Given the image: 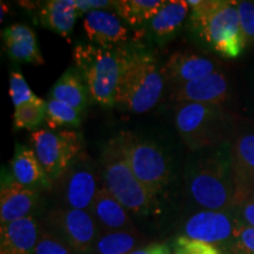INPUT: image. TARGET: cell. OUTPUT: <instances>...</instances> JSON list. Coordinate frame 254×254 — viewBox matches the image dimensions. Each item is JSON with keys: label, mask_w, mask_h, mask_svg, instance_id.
Returning <instances> with one entry per match:
<instances>
[{"label": "cell", "mask_w": 254, "mask_h": 254, "mask_svg": "<svg viewBox=\"0 0 254 254\" xmlns=\"http://www.w3.org/2000/svg\"><path fill=\"white\" fill-rule=\"evenodd\" d=\"M230 150L237 202L244 196L254 193V124L238 119Z\"/></svg>", "instance_id": "cell-12"}, {"label": "cell", "mask_w": 254, "mask_h": 254, "mask_svg": "<svg viewBox=\"0 0 254 254\" xmlns=\"http://www.w3.org/2000/svg\"><path fill=\"white\" fill-rule=\"evenodd\" d=\"M114 139L139 182L155 196L163 194L172 176L170 159L163 148L131 132H122Z\"/></svg>", "instance_id": "cell-7"}, {"label": "cell", "mask_w": 254, "mask_h": 254, "mask_svg": "<svg viewBox=\"0 0 254 254\" xmlns=\"http://www.w3.org/2000/svg\"><path fill=\"white\" fill-rule=\"evenodd\" d=\"M30 140L31 148L52 184L82 152L81 134L69 128H38L32 132Z\"/></svg>", "instance_id": "cell-9"}, {"label": "cell", "mask_w": 254, "mask_h": 254, "mask_svg": "<svg viewBox=\"0 0 254 254\" xmlns=\"http://www.w3.org/2000/svg\"><path fill=\"white\" fill-rule=\"evenodd\" d=\"M8 93L14 109L26 103H30L31 100H33L37 97L31 91L24 75L18 71H12L11 74H9Z\"/></svg>", "instance_id": "cell-29"}, {"label": "cell", "mask_w": 254, "mask_h": 254, "mask_svg": "<svg viewBox=\"0 0 254 254\" xmlns=\"http://www.w3.org/2000/svg\"><path fill=\"white\" fill-rule=\"evenodd\" d=\"M165 2L163 0H119L114 4V8L124 21L131 26H138L155 17Z\"/></svg>", "instance_id": "cell-25"}, {"label": "cell", "mask_w": 254, "mask_h": 254, "mask_svg": "<svg viewBox=\"0 0 254 254\" xmlns=\"http://www.w3.org/2000/svg\"><path fill=\"white\" fill-rule=\"evenodd\" d=\"M174 254H222V252L213 245L180 236L176 241Z\"/></svg>", "instance_id": "cell-30"}, {"label": "cell", "mask_w": 254, "mask_h": 254, "mask_svg": "<svg viewBox=\"0 0 254 254\" xmlns=\"http://www.w3.org/2000/svg\"><path fill=\"white\" fill-rule=\"evenodd\" d=\"M77 2L78 15H86L88 12L95 11V9H104L107 7H114L116 1H109V0H75Z\"/></svg>", "instance_id": "cell-34"}, {"label": "cell", "mask_w": 254, "mask_h": 254, "mask_svg": "<svg viewBox=\"0 0 254 254\" xmlns=\"http://www.w3.org/2000/svg\"><path fill=\"white\" fill-rule=\"evenodd\" d=\"M190 28L202 43L225 58H237L246 46L237 1L190 0Z\"/></svg>", "instance_id": "cell-2"}, {"label": "cell", "mask_w": 254, "mask_h": 254, "mask_svg": "<svg viewBox=\"0 0 254 254\" xmlns=\"http://www.w3.org/2000/svg\"><path fill=\"white\" fill-rule=\"evenodd\" d=\"M230 97V81L224 72L218 69L199 80L173 85L170 99L174 104L224 105Z\"/></svg>", "instance_id": "cell-13"}, {"label": "cell", "mask_w": 254, "mask_h": 254, "mask_svg": "<svg viewBox=\"0 0 254 254\" xmlns=\"http://www.w3.org/2000/svg\"><path fill=\"white\" fill-rule=\"evenodd\" d=\"M127 51L78 44L73 49L74 67L84 79L91 99L103 106H114Z\"/></svg>", "instance_id": "cell-4"}, {"label": "cell", "mask_w": 254, "mask_h": 254, "mask_svg": "<svg viewBox=\"0 0 254 254\" xmlns=\"http://www.w3.org/2000/svg\"><path fill=\"white\" fill-rule=\"evenodd\" d=\"M44 122H46V103L39 97L14 109L13 126L17 129L36 131Z\"/></svg>", "instance_id": "cell-27"}, {"label": "cell", "mask_w": 254, "mask_h": 254, "mask_svg": "<svg viewBox=\"0 0 254 254\" xmlns=\"http://www.w3.org/2000/svg\"><path fill=\"white\" fill-rule=\"evenodd\" d=\"M131 254H170V250L167 249V246L161 245V244H153V245L135 250Z\"/></svg>", "instance_id": "cell-35"}, {"label": "cell", "mask_w": 254, "mask_h": 254, "mask_svg": "<svg viewBox=\"0 0 254 254\" xmlns=\"http://www.w3.org/2000/svg\"><path fill=\"white\" fill-rule=\"evenodd\" d=\"M85 34L93 45L104 49H120L128 39V30L122 18L106 9H95L84 15Z\"/></svg>", "instance_id": "cell-15"}, {"label": "cell", "mask_w": 254, "mask_h": 254, "mask_svg": "<svg viewBox=\"0 0 254 254\" xmlns=\"http://www.w3.org/2000/svg\"><path fill=\"white\" fill-rule=\"evenodd\" d=\"M238 119L224 105L185 103L174 106L177 131L190 152L230 142Z\"/></svg>", "instance_id": "cell-3"}, {"label": "cell", "mask_w": 254, "mask_h": 254, "mask_svg": "<svg viewBox=\"0 0 254 254\" xmlns=\"http://www.w3.org/2000/svg\"><path fill=\"white\" fill-rule=\"evenodd\" d=\"M241 30L246 38V43L254 44V1L243 0L237 1Z\"/></svg>", "instance_id": "cell-31"}, {"label": "cell", "mask_w": 254, "mask_h": 254, "mask_svg": "<svg viewBox=\"0 0 254 254\" xmlns=\"http://www.w3.org/2000/svg\"><path fill=\"white\" fill-rule=\"evenodd\" d=\"M5 51L13 62L44 65L45 60L38 46L37 36L27 25L12 24L2 31Z\"/></svg>", "instance_id": "cell-19"}, {"label": "cell", "mask_w": 254, "mask_h": 254, "mask_svg": "<svg viewBox=\"0 0 254 254\" xmlns=\"http://www.w3.org/2000/svg\"><path fill=\"white\" fill-rule=\"evenodd\" d=\"M33 254H77L65 241L45 227L40 231Z\"/></svg>", "instance_id": "cell-28"}, {"label": "cell", "mask_w": 254, "mask_h": 254, "mask_svg": "<svg viewBox=\"0 0 254 254\" xmlns=\"http://www.w3.org/2000/svg\"><path fill=\"white\" fill-rule=\"evenodd\" d=\"M40 231L33 215L1 225L0 254H33Z\"/></svg>", "instance_id": "cell-18"}, {"label": "cell", "mask_w": 254, "mask_h": 254, "mask_svg": "<svg viewBox=\"0 0 254 254\" xmlns=\"http://www.w3.org/2000/svg\"><path fill=\"white\" fill-rule=\"evenodd\" d=\"M218 71V63L198 53L178 51L165 64L163 74L173 85L199 80Z\"/></svg>", "instance_id": "cell-16"}, {"label": "cell", "mask_w": 254, "mask_h": 254, "mask_svg": "<svg viewBox=\"0 0 254 254\" xmlns=\"http://www.w3.org/2000/svg\"><path fill=\"white\" fill-rule=\"evenodd\" d=\"M88 212L94 219L99 232L136 230L131 213L111 194L105 185L97 193Z\"/></svg>", "instance_id": "cell-17"}, {"label": "cell", "mask_w": 254, "mask_h": 254, "mask_svg": "<svg viewBox=\"0 0 254 254\" xmlns=\"http://www.w3.org/2000/svg\"><path fill=\"white\" fill-rule=\"evenodd\" d=\"M187 1L173 0L166 1L158 14L148 21V27L155 40L165 43L178 33L189 15Z\"/></svg>", "instance_id": "cell-22"}, {"label": "cell", "mask_w": 254, "mask_h": 254, "mask_svg": "<svg viewBox=\"0 0 254 254\" xmlns=\"http://www.w3.org/2000/svg\"><path fill=\"white\" fill-rule=\"evenodd\" d=\"M51 99H56L69 105L82 112L86 109L90 93L80 73L74 66L68 67L56 81L51 90Z\"/></svg>", "instance_id": "cell-23"}, {"label": "cell", "mask_w": 254, "mask_h": 254, "mask_svg": "<svg viewBox=\"0 0 254 254\" xmlns=\"http://www.w3.org/2000/svg\"><path fill=\"white\" fill-rule=\"evenodd\" d=\"M12 177L20 185L28 189L46 190L52 189V183L38 160L36 153L26 145L17 144L13 158L9 163Z\"/></svg>", "instance_id": "cell-20"}, {"label": "cell", "mask_w": 254, "mask_h": 254, "mask_svg": "<svg viewBox=\"0 0 254 254\" xmlns=\"http://www.w3.org/2000/svg\"><path fill=\"white\" fill-rule=\"evenodd\" d=\"M78 17L75 0L45 1L40 5L37 13L38 21L41 26L63 38H69L73 33Z\"/></svg>", "instance_id": "cell-21"}, {"label": "cell", "mask_w": 254, "mask_h": 254, "mask_svg": "<svg viewBox=\"0 0 254 254\" xmlns=\"http://www.w3.org/2000/svg\"><path fill=\"white\" fill-rule=\"evenodd\" d=\"M40 192L18 184L11 172L6 171L1 176L0 190V221L1 225L32 217L39 205Z\"/></svg>", "instance_id": "cell-14"}, {"label": "cell", "mask_w": 254, "mask_h": 254, "mask_svg": "<svg viewBox=\"0 0 254 254\" xmlns=\"http://www.w3.org/2000/svg\"><path fill=\"white\" fill-rule=\"evenodd\" d=\"M46 228L56 233L77 254H92L100 233L90 212L64 206L49 212Z\"/></svg>", "instance_id": "cell-10"}, {"label": "cell", "mask_w": 254, "mask_h": 254, "mask_svg": "<svg viewBox=\"0 0 254 254\" xmlns=\"http://www.w3.org/2000/svg\"><path fill=\"white\" fill-rule=\"evenodd\" d=\"M144 243V237L134 231L100 232L92 254H131Z\"/></svg>", "instance_id": "cell-24"}, {"label": "cell", "mask_w": 254, "mask_h": 254, "mask_svg": "<svg viewBox=\"0 0 254 254\" xmlns=\"http://www.w3.org/2000/svg\"><path fill=\"white\" fill-rule=\"evenodd\" d=\"M240 226L233 211L199 209L184 222L183 237L209 244L221 252H227Z\"/></svg>", "instance_id": "cell-11"}, {"label": "cell", "mask_w": 254, "mask_h": 254, "mask_svg": "<svg viewBox=\"0 0 254 254\" xmlns=\"http://www.w3.org/2000/svg\"><path fill=\"white\" fill-rule=\"evenodd\" d=\"M7 12V5H4V2H1V23L4 21L5 13Z\"/></svg>", "instance_id": "cell-36"}, {"label": "cell", "mask_w": 254, "mask_h": 254, "mask_svg": "<svg viewBox=\"0 0 254 254\" xmlns=\"http://www.w3.org/2000/svg\"><path fill=\"white\" fill-rule=\"evenodd\" d=\"M104 185L131 214L150 215L160 211L158 196L150 192L127 165L116 139L104 146L100 155Z\"/></svg>", "instance_id": "cell-6"}, {"label": "cell", "mask_w": 254, "mask_h": 254, "mask_svg": "<svg viewBox=\"0 0 254 254\" xmlns=\"http://www.w3.org/2000/svg\"><path fill=\"white\" fill-rule=\"evenodd\" d=\"M230 142L193 152L187 165L186 193L199 209L232 211L236 205Z\"/></svg>", "instance_id": "cell-1"}, {"label": "cell", "mask_w": 254, "mask_h": 254, "mask_svg": "<svg viewBox=\"0 0 254 254\" xmlns=\"http://www.w3.org/2000/svg\"><path fill=\"white\" fill-rule=\"evenodd\" d=\"M100 171L93 159L82 151L52 184L51 190L62 201L60 206L90 211L95 195L104 186Z\"/></svg>", "instance_id": "cell-8"}, {"label": "cell", "mask_w": 254, "mask_h": 254, "mask_svg": "<svg viewBox=\"0 0 254 254\" xmlns=\"http://www.w3.org/2000/svg\"><path fill=\"white\" fill-rule=\"evenodd\" d=\"M232 211L240 225L254 228V193L238 200Z\"/></svg>", "instance_id": "cell-33"}, {"label": "cell", "mask_w": 254, "mask_h": 254, "mask_svg": "<svg viewBox=\"0 0 254 254\" xmlns=\"http://www.w3.org/2000/svg\"><path fill=\"white\" fill-rule=\"evenodd\" d=\"M46 124L50 129L77 128L81 125V112L63 101L50 98L46 103Z\"/></svg>", "instance_id": "cell-26"}, {"label": "cell", "mask_w": 254, "mask_h": 254, "mask_svg": "<svg viewBox=\"0 0 254 254\" xmlns=\"http://www.w3.org/2000/svg\"><path fill=\"white\" fill-rule=\"evenodd\" d=\"M227 254H254V228L241 225Z\"/></svg>", "instance_id": "cell-32"}, {"label": "cell", "mask_w": 254, "mask_h": 254, "mask_svg": "<svg viewBox=\"0 0 254 254\" xmlns=\"http://www.w3.org/2000/svg\"><path fill=\"white\" fill-rule=\"evenodd\" d=\"M164 91V75L147 53L127 52L117 90L116 105L133 113L153 109Z\"/></svg>", "instance_id": "cell-5"}]
</instances>
